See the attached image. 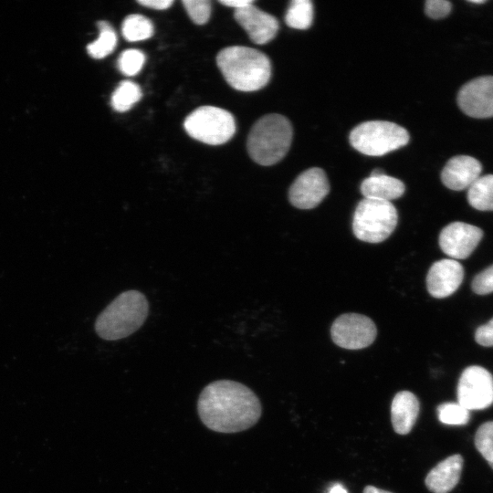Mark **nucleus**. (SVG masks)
<instances>
[{
    "label": "nucleus",
    "instance_id": "nucleus-9",
    "mask_svg": "<svg viewBox=\"0 0 493 493\" xmlns=\"http://www.w3.org/2000/svg\"><path fill=\"white\" fill-rule=\"evenodd\" d=\"M330 334L336 345L348 350H359L368 347L374 341L377 329L367 316L345 313L334 320Z\"/></svg>",
    "mask_w": 493,
    "mask_h": 493
},
{
    "label": "nucleus",
    "instance_id": "nucleus-24",
    "mask_svg": "<svg viewBox=\"0 0 493 493\" xmlns=\"http://www.w3.org/2000/svg\"><path fill=\"white\" fill-rule=\"evenodd\" d=\"M441 423L449 425H464L469 422L470 413L458 403H444L437 407Z\"/></svg>",
    "mask_w": 493,
    "mask_h": 493
},
{
    "label": "nucleus",
    "instance_id": "nucleus-2",
    "mask_svg": "<svg viewBox=\"0 0 493 493\" xmlns=\"http://www.w3.org/2000/svg\"><path fill=\"white\" fill-rule=\"evenodd\" d=\"M216 63L226 82L240 91L258 90L271 77L269 58L252 47H226L217 54Z\"/></svg>",
    "mask_w": 493,
    "mask_h": 493
},
{
    "label": "nucleus",
    "instance_id": "nucleus-6",
    "mask_svg": "<svg viewBox=\"0 0 493 493\" xmlns=\"http://www.w3.org/2000/svg\"><path fill=\"white\" fill-rule=\"evenodd\" d=\"M408 142L409 134L404 128L385 121L362 122L350 133L351 146L369 156L384 155L404 146Z\"/></svg>",
    "mask_w": 493,
    "mask_h": 493
},
{
    "label": "nucleus",
    "instance_id": "nucleus-23",
    "mask_svg": "<svg viewBox=\"0 0 493 493\" xmlns=\"http://www.w3.org/2000/svg\"><path fill=\"white\" fill-rule=\"evenodd\" d=\"M142 90L136 83L124 80L119 84L111 95L110 104L120 112L130 110L142 98Z\"/></svg>",
    "mask_w": 493,
    "mask_h": 493
},
{
    "label": "nucleus",
    "instance_id": "nucleus-29",
    "mask_svg": "<svg viewBox=\"0 0 493 493\" xmlns=\"http://www.w3.org/2000/svg\"><path fill=\"white\" fill-rule=\"evenodd\" d=\"M452 5L446 0H428L425 5V14L433 19H441L451 12Z\"/></svg>",
    "mask_w": 493,
    "mask_h": 493
},
{
    "label": "nucleus",
    "instance_id": "nucleus-27",
    "mask_svg": "<svg viewBox=\"0 0 493 493\" xmlns=\"http://www.w3.org/2000/svg\"><path fill=\"white\" fill-rule=\"evenodd\" d=\"M183 5L194 23L205 24L211 15V2L208 0H184Z\"/></svg>",
    "mask_w": 493,
    "mask_h": 493
},
{
    "label": "nucleus",
    "instance_id": "nucleus-34",
    "mask_svg": "<svg viewBox=\"0 0 493 493\" xmlns=\"http://www.w3.org/2000/svg\"><path fill=\"white\" fill-rule=\"evenodd\" d=\"M329 493H348V492L341 484L337 483L330 488Z\"/></svg>",
    "mask_w": 493,
    "mask_h": 493
},
{
    "label": "nucleus",
    "instance_id": "nucleus-12",
    "mask_svg": "<svg viewBox=\"0 0 493 493\" xmlns=\"http://www.w3.org/2000/svg\"><path fill=\"white\" fill-rule=\"evenodd\" d=\"M483 237L479 227L464 222H453L446 226L439 235L442 251L452 259H465L476 249Z\"/></svg>",
    "mask_w": 493,
    "mask_h": 493
},
{
    "label": "nucleus",
    "instance_id": "nucleus-25",
    "mask_svg": "<svg viewBox=\"0 0 493 493\" xmlns=\"http://www.w3.org/2000/svg\"><path fill=\"white\" fill-rule=\"evenodd\" d=\"M475 446L493 469V421L485 422L475 434Z\"/></svg>",
    "mask_w": 493,
    "mask_h": 493
},
{
    "label": "nucleus",
    "instance_id": "nucleus-10",
    "mask_svg": "<svg viewBox=\"0 0 493 493\" xmlns=\"http://www.w3.org/2000/svg\"><path fill=\"white\" fill-rule=\"evenodd\" d=\"M329 192L330 184L325 172L312 167L295 179L288 191V199L297 208L311 209L321 203Z\"/></svg>",
    "mask_w": 493,
    "mask_h": 493
},
{
    "label": "nucleus",
    "instance_id": "nucleus-35",
    "mask_svg": "<svg viewBox=\"0 0 493 493\" xmlns=\"http://www.w3.org/2000/svg\"><path fill=\"white\" fill-rule=\"evenodd\" d=\"M469 2L473 4H484L487 1L486 0H469Z\"/></svg>",
    "mask_w": 493,
    "mask_h": 493
},
{
    "label": "nucleus",
    "instance_id": "nucleus-15",
    "mask_svg": "<svg viewBox=\"0 0 493 493\" xmlns=\"http://www.w3.org/2000/svg\"><path fill=\"white\" fill-rule=\"evenodd\" d=\"M482 173V165L476 158L456 155L449 159L441 173L445 186L454 191L468 189Z\"/></svg>",
    "mask_w": 493,
    "mask_h": 493
},
{
    "label": "nucleus",
    "instance_id": "nucleus-30",
    "mask_svg": "<svg viewBox=\"0 0 493 493\" xmlns=\"http://www.w3.org/2000/svg\"><path fill=\"white\" fill-rule=\"evenodd\" d=\"M475 340L481 346L493 347V318L477 329Z\"/></svg>",
    "mask_w": 493,
    "mask_h": 493
},
{
    "label": "nucleus",
    "instance_id": "nucleus-4",
    "mask_svg": "<svg viewBox=\"0 0 493 493\" xmlns=\"http://www.w3.org/2000/svg\"><path fill=\"white\" fill-rule=\"evenodd\" d=\"M290 121L280 114L261 117L251 128L246 148L251 159L260 165H272L284 158L292 142Z\"/></svg>",
    "mask_w": 493,
    "mask_h": 493
},
{
    "label": "nucleus",
    "instance_id": "nucleus-21",
    "mask_svg": "<svg viewBox=\"0 0 493 493\" xmlns=\"http://www.w3.org/2000/svg\"><path fill=\"white\" fill-rule=\"evenodd\" d=\"M121 32L127 41H142L152 36L153 26L147 17L142 15L132 14L126 16L123 20Z\"/></svg>",
    "mask_w": 493,
    "mask_h": 493
},
{
    "label": "nucleus",
    "instance_id": "nucleus-7",
    "mask_svg": "<svg viewBox=\"0 0 493 493\" xmlns=\"http://www.w3.org/2000/svg\"><path fill=\"white\" fill-rule=\"evenodd\" d=\"M184 127L192 138L209 145L226 143L236 132L234 116L214 106L195 109L184 120Z\"/></svg>",
    "mask_w": 493,
    "mask_h": 493
},
{
    "label": "nucleus",
    "instance_id": "nucleus-3",
    "mask_svg": "<svg viewBox=\"0 0 493 493\" xmlns=\"http://www.w3.org/2000/svg\"><path fill=\"white\" fill-rule=\"evenodd\" d=\"M148 311L149 304L142 292L124 291L98 316L95 330L107 341L126 338L142 327Z\"/></svg>",
    "mask_w": 493,
    "mask_h": 493
},
{
    "label": "nucleus",
    "instance_id": "nucleus-17",
    "mask_svg": "<svg viewBox=\"0 0 493 493\" xmlns=\"http://www.w3.org/2000/svg\"><path fill=\"white\" fill-rule=\"evenodd\" d=\"M360 189L364 198L391 202L404 194L405 186L401 180L375 169L362 181Z\"/></svg>",
    "mask_w": 493,
    "mask_h": 493
},
{
    "label": "nucleus",
    "instance_id": "nucleus-33",
    "mask_svg": "<svg viewBox=\"0 0 493 493\" xmlns=\"http://www.w3.org/2000/svg\"><path fill=\"white\" fill-rule=\"evenodd\" d=\"M363 493H392V492L375 488L373 486H367L365 487Z\"/></svg>",
    "mask_w": 493,
    "mask_h": 493
},
{
    "label": "nucleus",
    "instance_id": "nucleus-13",
    "mask_svg": "<svg viewBox=\"0 0 493 493\" xmlns=\"http://www.w3.org/2000/svg\"><path fill=\"white\" fill-rule=\"evenodd\" d=\"M463 278L464 268L457 260L445 258L435 261L426 276L427 290L434 298H446L459 288Z\"/></svg>",
    "mask_w": 493,
    "mask_h": 493
},
{
    "label": "nucleus",
    "instance_id": "nucleus-19",
    "mask_svg": "<svg viewBox=\"0 0 493 493\" xmlns=\"http://www.w3.org/2000/svg\"><path fill=\"white\" fill-rule=\"evenodd\" d=\"M469 205L479 211H493V174L481 175L467 189Z\"/></svg>",
    "mask_w": 493,
    "mask_h": 493
},
{
    "label": "nucleus",
    "instance_id": "nucleus-5",
    "mask_svg": "<svg viewBox=\"0 0 493 493\" xmlns=\"http://www.w3.org/2000/svg\"><path fill=\"white\" fill-rule=\"evenodd\" d=\"M397 221V210L391 202L363 198L354 211L352 231L362 241L380 243L391 236Z\"/></svg>",
    "mask_w": 493,
    "mask_h": 493
},
{
    "label": "nucleus",
    "instance_id": "nucleus-16",
    "mask_svg": "<svg viewBox=\"0 0 493 493\" xmlns=\"http://www.w3.org/2000/svg\"><path fill=\"white\" fill-rule=\"evenodd\" d=\"M464 459L459 454L452 455L433 467L425 477V486L433 493H448L458 483Z\"/></svg>",
    "mask_w": 493,
    "mask_h": 493
},
{
    "label": "nucleus",
    "instance_id": "nucleus-22",
    "mask_svg": "<svg viewBox=\"0 0 493 493\" xmlns=\"http://www.w3.org/2000/svg\"><path fill=\"white\" fill-rule=\"evenodd\" d=\"M313 21V5L309 0H293L286 12V24L295 29H307Z\"/></svg>",
    "mask_w": 493,
    "mask_h": 493
},
{
    "label": "nucleus",
    "instance_id": "nucleus-26",
    "mask_svg": "<svg viewBox=\"0 0 493 493\" xmlns=\"http://www.w3.org/2000/svg\"><path fill=\"white\" fill-rule=\"evenodd\" d=\"M144 62L145 56L141 50L127 49L120 55L117 66L122 74L134 76L141 71Z\"/></svg>",
    "mask_w": 493,
    "mask_h": 493
},
{
    "label": "nucleus",
    "instance_id": "nucleus-11",
    "mask_svg": "<svg viewBox=\"0 0 493 493\" xmlns=\"http://www.w3.org/2000/svg\"><path fill=\"white\" fill-rule=\"evenodd\" d=\"M457 104L469 117H493V76L478 77L462 86L457 94Z\"/></svg>",
    "mask_w": 493,
    "mask_h": 493
},
{
    "label": "nucleus",
    "instance_id": "nucleus-14",
    "mask_svg": "<svg viewBox=\"0 0 493 493\" xmlns=\"http://www.w3.org/2000/svg\"><path fill=\"white\" fill-rule=\"evenodd\" d=\"M234 17L256 44L271 41L278 30V21L253 5L235 10Z\"/></svg>",
    "mask_w": 493,
    "mask_h": 493
},
{
    "label": "nucleus",
    "instance_id": "nucleus-28",
    "mask_svg": "<svg viewBox=\"0 0 493 493\" xmlns=\"http://www.w3.org/2000/svg\"><path fill=\"white\" fill-rule=\"evenodd\" d=\"M471 288L478 295H487L493 292V265L475 276Z\"/></svg>",
    "mask_w": 493,
    "mask_h": 493
},
{
    "label": "nucleus",
    "instance_id": "nucleus-20",
    "mask_svg": "<svg viewBox=\"0 0 493 493\" xmlns=\"http://www.w3.org/2000/svg\"><path fill=\"white\" fill-rule=\"evenodd\" d=\"M98 38L87 46L88 53L93 58H103L113 52L117 45V35L106 21H99Z\"/></svg>",
    "mask_w": 493,
    "mask_h": 493
},
{
    "label": "nucleus",
    "instance_id": "nucleus-31",
    "mask_svg": "<svg viewBox=\"0 0 493 493\" xmlns=\"http://www.w3.org/2000/svg\"><path fill=\"white\" fill-rule=\"evenodd\" d=\"M138 4L157 10H164L169 8L173 4V0H140Z\"/></svg>",
    "mask_w": 493,
    "mask_h": 493
},
{
    "label": "nucleus",
    "instance_id": "nucleus-1",
    "mask_svg": "<svg viewBox=\"0 0 493 493\" xmlns=\"http://www.w3.org/2000/svg\"><path fill=\"white\" fill-rule=\"evenodd\" d=\"M197 409L205 425L219 433H236L253 426L262 411L251 389L230 380L206 385L200 393Z\"/></svg>",
    "mask_w": 493,
    "mask_h": 493
},
{
    "label": "nucleus",
    "instance_id": "nucleus-18",
    "mask_svg": "<svg viewBox=\"0 0 493 493\" xmlns=\"http://www.w3.org/2000/svg\"><path fill=\"white\" fill-rule=\"evenodd\" d=\"M419 409V401L413 393L409 391L397 393L391 405L393 430L399 435L410 433L418 417Z\"/></svg>",
    "mask_w": 493,
    "mask_h": 493
},
{
    "label": "nucleus",
    "instance_id": "nucleus-32",
    "mask_svg": "<svg viewBox=\"0 0 493 493\" xmlns=\"http://www.w3.org/2000/svg\"><path fill=\"white\" fill-rule=\"evenodd\" d=\"M220 3L228 7H233L235 10L243 8L245 6L253 5L252 0H222Z\"/></svg>",
    "mask_w": 493,
    "mask_h": 493
},
{
    "label": "nucleus",
    "instance_id": "nucleus-8",
    "mask_svg": "<svg viewBox=\"0 0 493 493\" xmlns=\"http://www.w3.org/2000/svg\"><path fill=\"white\" fill-rule=\"evenodd\" d=\"M457 403L470 410H483L493 404V375L484 367L471 365L461 373Z\"/></svg>",
    "mask_w": 493,
    "mask_h": 493
}]
</instances>
